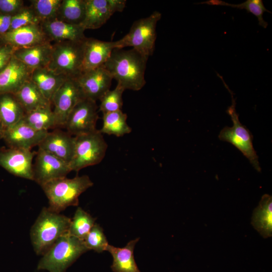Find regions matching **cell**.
Wrapping results in <instances>:
<instances>
[{
    "mask_svg": "<svg viewBox=\"0 0 272 272\" xmlns=\"http://www.w3.org/2000/svg\"><path fill=\"white\" fill-rule=\"evenodd\" d=\"M148 58L133 48H114L103 66L125 90L139 91L146 84Z\"/></svg>",
    "mask_w": 272,
    "mask_h": 272,
    "instance_id": "6da1fadb",
    "label": "cell"
},
{
    "mask_svg": "<svg viewBox=\"0 0 272 272\" xmlns=\"http://www.w3.org/2000/svg\"><path fill=\"white\" fill-rule=\"evenodd\" d=\"M71 219L48 208H43L30 230L34 250L44 254L62 235L68 233Z\"/></svg>",
    "mask_w": 272,
    "mask_h": 272,
    "instance_id": "7a4b0ae2",
    "label": "cell"
},
{
    "mask_svg": "<svg viewBox=\"0 0 272 272\" xmlns=\"http://www.w3.org/2000/svg\"><path fill=\"white\" fill-rule=\"evenodd\" d=\"M93 185L88 175H82L57 178L41 186L48 199V208L59 213L69 207L78 206L80 195Z\"/></svg>",
    "mask_w": 272,
    "mask_h": 272,
    "instance_id": "3957f363",
    "label": "cell"
},
{
    "mask_svg": "<svg viewBox=\"0 0 272 272\" xmlns=\"http://www.w3.org/2000/svg\"><path fill=\"white\" fill-rule=\"evenodd\" d=\"M88 250L83 240L66 233L60 236L42 255L37 268L49 272H65Z\"/></svg>",
    "mask_w": 272,
    "mask_h": 272,
    "instance_id": "277c9868",
    "label": "cell"
},
{
    "mask_svg": "<svg viewBox=\"0 0 272 272\" xmlns=\"http://www.w3.org/2000/svg\"><path fill=\"white\" fill-rule=\"evenodd\" d=\"M86 39L82 41L54 43L52 44L51 59L47 68L67 78H78L83 73L84 47Z\"/></svg>",
    "mask_w": 272,
    "mask_h": 272,
    "instance_id": "5b68a950",
    "label": "cell"
},
{
    "mask_svg": "<svg viewBox=\"0 0 272 272\" xmlns=\"http://www.w3.org/2000/svg\"><path fill=\"white\" fill-rule=\"evenodd\" d=\"M161 16V14L156 11L149 17L135 21L128 33L115 41V48L130 46L148 57L152 55L157 37L156 25Z\"/></svg>",
    "mask_w": 272,
    "mask_h": 272,
    "instance_id": "8992f818",
    "label": "cell"
},
{
    "mask_svg": "<svg viewBox=\"0 0 272 272\" xmlns=\"http://www.w3.org/2000/svg\"><path fill=\"white\" fill-rule=\"evenodd\" d=\"M225 85L232 97V104L228 107L226 112L230 116L233 124L232 127H224L218 138L221 141L227 142L234 146L248 159L253 167L260 172L258 157L253 146V136L248 128L240 122L236 110V102L233 93L227 85Z\"/></svg>",
    "mask_w": 272,
    "mask_h": 272,
    "instance_id": "52a82bcc",
    "label": "cell"
},
{
    "mask_svg": "<svg viewBox=\"0 0 272 272\" xmlns=\"http://www.w3.org/2000/svg\"><path fill=\"white\" fill-rule=\"evenodd\" d=\"M75 139L74 153L69 163L71 171L78 172L102 161L108 145L99 130L76 136Z\"/></svg>",
    "mask_w": 272,
    "mask_h": 272,
    "instance_id": "ba28073f",
    "label": "cell"
},
{
    "mask_svg": "<svg viewBox=\"0 0 272 272\" xmlns=\"http://www.w3.org/2000/svg\"><path fill=\"white\" fill-rule=\"evenodd\" d=\"M98 119L96 102L84 98L69 114L64 127L67 132L74 137L89 133L97 130Z\"/></svg>",
    "mask_w": 272,
    "mask_h": 272,
    "instance_id": "9c48e42d",
    "label": "cell"
},
{
    "mask_svg": "<svg viewBox=\"0 0 272 272\" xmlns=\"http://www.w3.org/2000/svg\"><path fill=\"white\" fill-rule=\"evenodd\" d=\"M84 98L76 79L66 78L51 100L58 128L64 127L69 114L76 105Z\"/></svg>",
    "mask_w": 272,
    "mask_h": 272,
    "instance_id": "30bf717a",
    "label": "cell"
},
{
    "mask_svg": "<svg viewBox=\"0 0 272 272\" xmlns=\"http://www.w3.org/2000/svg\"><path fill=\"white\" fill-rule=\"evenodd\" d=\"M33 165V180L41 186L71 172L69 164L51 154L38 148Z\"/></svg>",
    "mask_w": 272,
    "mask_h": 272,
    "instance_id": "8fae6325",
    "label": "cell"
},
{
    "mask_svg": "<svg viewBox=\"0 0 272 272\" xmlns=\"http://www.w3.org/2000/svg\"><path fill=\"white\" fill-rule=\"evenodd\" d=\"M126 3L125 0H85V16L81 26L85 30L101 27L114 13L122 12Z\"/></svg>",
    "mask_w": 272,
    "mask_h": 272,
    "instance_id": "7c38bea8",
    "label": "cell"
},
{
    "mask_svg": "<svg viewBox=\"0 0 272 272\" xmlns=\"http://www.w3.org/2000/svg\"><path fill=\"white\" fill-rule=\"evenodd\" d=\"M36 152L10 148L0 151V166L13 175L33 180V159Z\"/></svg>",
    "mask_w": 272,
    "mask_h": 272,
    "instance_id": "4fadbf2b",
    "label": "cell"
},
{
    "mask_svg": "<svg viewBox=\"0 0 272 272\" xmlns=\"http://www.w3.org/2000/svg\"><path fill=\"white\" fill-rule=\"evenodd\" d=\"M76 79L84 97L96 102L110 90L113 78L102 66L83 72Z\"/></svg>",
    "mask_w": 272,
    "mask_h": 272,
    "instance_id": "5bb4252c",
    "label": "cell"
},
{
    "mask_svg": "<svg viewBox=\"0 0 272 272\" xmlns=\"http://www.w3.org/2000/svg\"><path fill=\"white\" fill-rule=\"evenodd\" d=\"M51 42L40 24H32L9 30L0 36V44L9 45L15 49L31 47Z\"/></svg>",
    "mask_w": 272,
    "mask_h": 272,
    "instance_id": "9a60e30c",
    "label": "cell"
},
{
    "mask_svg": "<svg viewBox=\"0 0 272 272\" xmlns=\"http://www.w3.org/2000/svg\"><path fill=\"white\" fill-rule=\"evenodd\" d=\"M75 141V137L66 131L55 128L48 131L38 146L69 164L74 155Z\"/></svg>",
    "mask_w": 272,
    "mask_h": 272,
    "instance_id": "2e32d148",
    "label": "cell"
},
{
    "mask_svg": "<svg viewBox=\"0 0 272 272\" xmlns=\"http://www.w3.org/2000/svg\"><path fill=\"white\" fill-rule=\"evenodd\" d=\"M48 132L36 130L20 121L5 129L3 139L10 148L31 150L39 145Z\"/></svg>",
    "mask_w": 272,
    "mask_h": 272,
    "instance_id": "e0dca14e",
    "label": "cell"
},
{
    "mask_svg": "<svg viewBox=\"0 0 272 272\" xmlns=\"http://www.w3.org/2000/svg\"><path fill=\"white\" fill-rule=\"evenodd\" d=\"M32 71L13 55L9 64L0 72V95L15 94L30 80Z\"/></svg>",
    "mask_w": 272,
    "mask_h": 272,
    "instance_id": "ac0fdd59",
    "label": "cell"
},
{
    "mask_svg": "<svg viewBox=\"0 0 272 272\" xmlns=\"http://www.w3.org/2000/svg\"><path fill=\"white\" fill-rule=\"evenodd\" d=\"M114 48L115 41L87 38L84 43L83 72L103 66Z\"/></svg>",
    "mask_w": 272,
    "mask_h": 272,
    "instance_id": "d6986e66",
    "label": "cell"
},
{
    "mask_svg": "<svg viewBox=\"0 0 272 272\" xmlns=\"http://www.w3.org/2000/svg\"><path fill=\"white\" fill-rule=\"evenodd\" d=\"M43 32L50 42L82 41L87 37L81 25L65 23L56 19L41 23Z\"/></svg>",
    "mask_w": 272,
    "mask_h": 272,
    "instance_id": "ffe728a7",
    "label": "cell"
},
{
    "mask_svg": "<svg viewBox=\"0 0 272 272\" xmlns=\"http://www.w3.org/2000/svg\"><path fill=\"white\" fill-rule=\"evenodd\" d=\"M52 44L50 42L31 47L16 49L14 56L32 70L47 67L51 57Z\"/></svg>",
    "mask_w": 272,
    "mask_h": 272,
    "instance_id": "44dd1931",
    "label": "cell"
},
{
    "mask_svg": "<svg viewBox=\"0 0 272 272\" xmlns=\"http://www.w3.org/2000/svg\"><path fill=\"white\" fill-rule=\"evenodd\" d=\"M139 238L128 242L124 247H117L108 244L106 251L113 257L111 266L113 272H141L135 261L133 251Z\"/></svg>",
    "mask_w": 272,
    "mask_h": 272,
    "instance_id": "7402d4cb",
    "label": "cell"
},
{
    "mask_svg": "<svg viewBox=\"0 0 272 272\" xmlns=\"http://www.w3.org/2000/svg\"><path fill=\"white\" fill-rule=\"evenodd\" d=\"M66 78L46 67L33 70L30 80L45 98L51 103L54 95Z\"/></svg>",
    "mask_w": 272,
    "mask_h": 272,
    "instance_id": "603a6c76",
    "label": "cell"
},
{
    "mask_svg": "<svg viewBox=\"0 0 272 272\" xmlns=\"http://www.w3.org/2000/svg\"><path fill=\"white\" fill-rule=\"evenodd\" d=\"M254 228L262 237L267 238L272 234V197L264 194L257 207L254 210L251 218Z\"/></svg>",
    "mask_w": 272,
    "mask_h": 272,
    "instance_id": "cb8c5ba5",
    "label": "cell"
},
{
    "mask_svg": "<svg viewBox=\"0 0 272 272\" xmlns=\"http://www.w3.org/2000/svg\"><path fill=\"white\" fill-rule=\"evenodd\" d=\"M14 95L26 113L52 105L31 80L25 83Z\"/></svg>",
    "mask_w": 272,
    "mask_h": 272,
    "instance_id": "d4e9b609",
    "label": "cell"
},
{
    "mask_svg": "<svg viewBox=\"0 0 272 272\" xmlns=\"http://www.w3.org/2000/svg\"><path fill=\"white\" fill-rule=\"evenodd\" d=\"M25 114L14 94L0 95V122L5 129L20 122Z\"/></svg>",
    "mask_w": 272,
    "mask_h": 272,
    "instance_id": "484cf974",
    "label": "cell"
},
{
    "mask_svg": "<svg viewBox=\"0 0 272 272\" xmlns=\"http://www.w3.org/2000/svg\"><path fill=\"white\" fill-rule=\"evenodd\" d=\"M21 121L38 131H48L50 129L58 128L51 106L26 113Z\"/></svg>",
    "mask_w": 272,
    "mask_h": 272,
    "instance_id": "4316f807",
    "label": "cell"
},
{
    "mask_svg": "<svg viewBox=\"0 0 272 272\" xmlns=\"http://www.w3.org/2000/svg\"><path fill=\"white\" fill-rule=\"evenodd\" d=\"M103 124L99 130L102 134L122 137L131 131L128 125L127 114L121 110L103 113Z\"/></svg>",
    "mask_w": 272,
    "mask_h": 272,
    "instance_id": "83f0119b",
    "label": "cell"
},
{
    "mask_svg": "<svg viewBox=\"0 0 272 272\" xmlns=\"http://www.w3.org/2000/svg\"><path fill=\"white\" fill-rule=\"evenodd\" d=\"M85 0H62L56 19L71 24L81 25L85 16Z\"/></svg>",
    "mask_w": 272,
    "mask_h": 272,
    "instance_id": "f1b7e54d",
    "label": "cell"
},
{
    "mask_svg": "<svg viewBox=\"0 0 272 272\" xmlns=\"http://www.w3.org/2000/svg\"><path fill=\"white\" fill-rule=\"evenodd\" d=\"M96 219L81 208H77L71 219L68 233L79 239L85 238L95 223Z\"/></svg>",
    "mask_w": 272,
    "mask_h": 272,
    "instance_id": "f546056e",
    "label": "cell"
},
{
    "mask_svg": "<svg viewBox=\"0 0 272 272\" xmlns=\"http://www.w3.org/2000/svg\"><path fill=\"white\" fill-rule=\"evenodd\" d=\"M62 0H32V8L41 23L55 19Z\"/></svg>",
    "mask_w": 272,
    "mask_h": 272,
    "instance_id": "4dcf8cb0",
    "label": "cell"
},
{
    "mask_svg": "<svg viewBox=\"0 0 272 272\" xmlns=\"http://www.w3.org/2000/svg\"><path fill=\"white\" fill-rule=\"evenodd\" d=\"M124 89L120 85L112 90H109L99 100L100 105L99 110L102 113L121 110L123 104L122 94Z\"/></svg>",
    "mask_w": 272,
    "mask_h": 272,
    "instance_id": "1f68e13d",
    "label": "cell"
},
{
    "mask_svg": "<svg viewBox=\"0 0 272 272\" xmlns=\"http://www.w3.org/2000/svg\"><path fill=\"white\" fill-rule=\"evenodd\" d=\"M84 242L88 250H93L98 253L106 251L109 244L103 229L97 223L92 227Z\"/></svg>",
    "mask_w": 272,
    "mask_h": 272,
    "instance_id": "d6a6232c",
    "label": "cell"
},
{
    "mask_svg": "<svg viewBox=\"0 0 272 272\" xmlns=\"http://www.w3.org/2000/svg\"><path fill=\"white\" fill-rule=\"evenodd\" d=\"M41 21L31 6H24L17 14L12 17L10 30L32 24H40Z\"/></svg>",
    "mask_w": 272,
    "mask_h": 272,
    "instance_id": "836d02e7",
    "label": "cell"
},
{
    "mask_svg": "<svg viewBox=\"0 0 272 272\" xmlns=\"http://www.w3.org/2000/svg\"><path fill=\"white\" fill-rule=\"evenodd\" d=\"M230 7L239 9H245L248 13H250L257 18L258 25L264 28L267 27L268 23L263 18L264 12L271 13L267 10L261 0H247L239 4H230Z\"/></svg>",
    "mask_w": 272,
    "mask_h": 272,
    "instance_id": "e575fe53",
    "label": "cell"
},
{
    "mask_svg": "<svg viewBox=\"0 0 272 272\" xmlns=\"http://www.w3.org/2000/svg\"><path fill=\"white\" fill-rule=\"evenodd\" d=\"M23 7L22 0H0V14L12 17Z\"/></svg>",
    "mask_w": 272,
    "mask_h": 272,
    "instance_id": "d590c367",
    "label": "cell"
},
{
    "mask_svg": "<svg viewBox=\"0 0 272 272\" xmlns=\"http://www.w3.org/2000/svg\"><path fill=\"white\" fill-rule=\"evenodd\" d=\"M15 50L9 45L0 44V72L9 64Z\"/></svg>",
    "mask_w": 272,
    "mask_h": 272,
    "instance_id": "8d00e7d4",
    "label": "cell"
},
{
    "mask_svg": "<svg viewBox=\"0 0 272 272\" xmlns=\"http://www.w3.org/2000/svg\"><path fill=\"white\" fill-rule=\"evenodd\" d=\"M12 16L0 14V36L10 30Z\"/></svg>",
    "mask_w": 272,
    "mask_h": 272,
    "instance_id": "74e56055",
    "label": "cell"
},
{
    "mask_svg": "<svg viewBox=\"0 0 272 272\" xmlns=\"http://www.w3.org/2000/svg\"><path fill=\"white\" fill-rule=\"evenodd\" d=\"M196 4H207L211 6H229L230 4L226 2H225L220 0H209L206 2L196 3Z\"/></svg>",
    "mask_w": 272,
    "mask_h": 272,
    "instance_id": "f35d334b",
    "label": "cell"
},
{
    "mask_svg": "<svg viewBox=\"0 0 272 272\" xmlns=\"http://www.w3.org/2000/svg\"><path fill=\"white\" fill-rule=\"evenodd\" d=\"M4 130L5 128L0 122V140L3 138Z\"/></svg>",
    "mask_w": 272,
    "mask_h": 272,
    "instance_id": "ab89813d",
    "label": "cell"
}]
</instances>
